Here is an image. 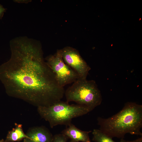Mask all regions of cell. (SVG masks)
Returning a JSON list of instances; mask_svg holds the SVG:
<instances>
[{"label":"cell","instance_id":"1","mask_svg":"<svg viewBox=\"0 0 142 142\" xmlns=\"http://www.w3.org/2000/svg\"><path fill=\"white\" fill-rule=\"evenodd\" d=\"M10 44V58L0 66V80L7 94L37 107L60 101L65 91L44 60L40 43L19 37Z\"/></svg>","mask_w":142,"mask_h":142},{"label":"cell","instance_id":"2","mask_svg":"<svg viewBox=\"0 0 142 142\" xmlns=\"http://www.w3.org/2000/svg\"><path fill=\"white\" fill-rule=\"evenodd\" d=\"M99 129L112 138L123 139L125 134L142 136V105L135 103H126L120 111L111 117H99Z\"/></svg>","mask_w":142,"mask_h":142},{"label":"cell","instance_id":"3","mask_svg":"<svg viewBox=\"0 0 142 142\" xmlns=\"http://www.w3.org/2000/svg\"><path fill=\"white\" fill-rule=\"evenodd\" d=\"M41 116L48 121L51 128L59 125L68 126L72 119L85 115L92 110L88 107L78 104H70L61 101L48 106L37 107Z\"/></svg>","mask_w":142,"mask_h":142},{"label":"cell","instance_id":"4","mask_svg":"<svg viewBox=\"0 0 142 142\" xmlns=\"http://www.w3.org/2000/svg\"><path fill=\"white\" fill-rule=\"evenodd\" d=\"M65 91L66 101L85 106L92 110L101 103L100 92L94 80L79 78Z\"/></svg>","mask_w":142,"mask_h":142},{"label":"cell","instance_id":"5","mask_svg":"<svg viewBox=\"0 0 142 142\" xmlns=\"http://www.w3.org/2000/svg\"><path fill=\"white\" fill-rule=\"evenodd\" d=\"M45 62L54 74L59 85L64 87L79 78L77 73L64 61L61 49L45 58Z\"/></svg>","mask_w":142,"mask_h":142},{"label":"cell","instance_id":"6","mask_svg":"<svg viewBox=\"0 0 142 142\" xmlns=\"http://www.w3.org/2000/svg\"><path fill=\"white\" fill-rule=\"evenodd\" d=\"M61 50L62 57L65 63L77 73L79 78L86 79L91 68L78 51L69 47Z\"/></svg>","mask_w":142,"mask_h":142},{"label":"cell","instance_id":"7","mask_svg":"<svg viewBox=\"0 0 142 142\" xmlns=\"http://www.w3.org/2000/svg\"><path fill=\"white\" fill-rule=\"evenodd\" d=\"M27 138L24 139L25 142H52L51 134L42 127H37L29 130L26 134Z\"/></svg>","mask_w":142,"mask_h":142},{"label":"cell","instance_id":"8","mask_svg":"<svg viewBox=\"0 0 142 142\" xmlns=\"http://www.w3.org/2000/svg\"><path fill=\"white\" fill-rule=\"evenodd\" d=\"M62 132V134L75 141L82 142H91L89 134L91 131H82L71 123Z\"/></svg>","mask_w":142,"mask_h":142},{"label":"cell","instance_id":"9","mask_svg":"<svg viewBox=\"0 0 142 142\" xmlns=\"http://www.w3.org/2000/svg\"><path fill=\"white\" fill-rule=\"evenodd\" d=\"M27 137L23 132L22 125L16 124L15 127L8 132L5 141L6 142L18 141Z\"/></svg>","mask_w":142,"mask_h":142},{"label":"cell","instance_id":"10","mask_svg":"<svg viewBox=\"0 0 142 142\" xmlns=\"http://www.w3.org/2000/svg\"><path fill=\"white\" fill-rule=\"evenodd\" d=\"M93 140L95 142H116L113 140L112 138L107 136L99 129H94L92 132ZM123 139H121L119 142H125Z\"/></svg>","mask_w":142,"mask_h":142},{"label":"cell","instance_id":"11","mask_svg":"<svg viewBox=\"0 0 142 142\" xmlns=\"http://www.w3.org/2000/svg\"><path fill=\"white\" fill-rule=\"evenodd\" d=\"M68 138L63 134L56 135L52 142H66Z\"/></svg>","mask_w":142,"mask_h":142},{"label":"cell","instance_id":"12","mask_svg":"<svg viewBox=\"0 0 142 142\" xmlns=\"http://www.w3.org/2000/svg\"><path fill=\"white\" fill-rule=\"evenodd\" d=\"M6 11L5 8L0 4V19L2 18Z\"/></svg>","mask_w":142,"mask_h":142},{"label":"cell","instance_id":"13","mask_svg":"<svg viewBox=\"0 0 142 142\" xmlns=\"http://www.w3.org/2000/svg\"><path fill=\"white\" fill-rule=\"evenodd\" d=\"M125 142H142V137L141 136L138 139L133 141H125Z\"/></svg>","mask_w":142,"mask_h":142},{"label":"cell","instance_id":"14","mask_svg":"<svg viewBox=\"0 0 142 142\" xmlns=\"http://www.w3.org/2000/svg\"><path fill=\"white\" fill-rule=\"evenodd\" d=\"M0 142H6L5 140H4L3 139H2L0 140Z\"/></svg>","mask_w":142,"mask_h":142},{"label":"cell","instance_id":"15","mask_svg":"<svg viewBox=\"0 0 142 142\" xmlns=\"http://www.w3.org/2000/svg\"><path fill=\"white\" fill-rule=\"evenodd\" d=\"M69 142H80L76 141H75L72 140H71Z\"/></svg>","mask_w":142,"mask_h":142},{"label":"cell","instance_id":"16","mask_svg":"<svg viewBox=\"0 0 142 142\" xmlns=\"http://www.w3.org/2000/svg\"><path fill=\"white\" fill-rule=\"evenodd\" d=\"M23 142H25V141H24H24H23Z\"/></svg>","mask_w":142,"mask_h":142}]
</instances>
